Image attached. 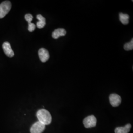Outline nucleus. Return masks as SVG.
Instances as JSON below:
<instances>
[{
    "label": "nucleus",
    "mask_w": 133,
    "mask_h": 133,
    "mask_svg": "<svg viewBox=\"0 0 133 133\" xmlns=\"http://www.w3.org/2000/svg\"><path fill=\"white\" fill-rule=\"evenodd\" d=\"M25 19L28 22V23H31V21L33 19V16L31 14H28L25 15Z\"/></svg>",
    "instance_id": "13"
},
{
    "label": "nucleus",
    "mask_w": 133,
    "mask_h": 133,
    "mask_svg": "<svg viewBox=\"0 0 133 133\" xmlns=\"http://www.w3.org/2000/svg\"><path fill=\"white\" fill-rule=\"evenodd\" d=\"M120 20L121 22L124 25H127L129 23V15L128 14L120 13L119 14Z\"/></svg>",
    "instance_id": "11"
},
{
    "label": "nucleus",
    "mask_w": 133,
    "mask_h": 133,
    "mask_svg": "<svg viewBox=\"0 0 133 133\" xmlns=\"http://www.w3.org/2000/svg\"><path fill=\"white\" fill-rule=\"evenodd\" d=\"M131 128L130 124H127L124 127H118L115 129V133H128Z\"/></svg>",
    "instance_id": "9"
},
{
    "label": "nucleus",
    "mask_w": 133,
    "mask_h": 133,
    "mask_svg": "<svg viewBox=\"0 0 133 133\" xmlns=\"http://www.w3.org/2000/svg\"><path fill=\"white\" fill-rule=\"evenodd\" d=\"M109 99L110 104L114 107L119 106L121 102L120 96L117 94H111L109 95Z\"/></svg>",
    "instance_id": "5"
},
{
    "label": "nucleus",
    "mask_w": 133,
    "mask_h": 133,
    "mask_svg": "<svg viewBox=\"0 0 133 133\" xmlns=\"http://www.w3.org/2000/svg\"><path fill=\"white\" fill-rule=\"evenodd\" d=\"M11 8L10 1H5L0 4V18H3L8 14Z\"/></svg>",
    "instance_id": "2"
},
{
    "label": "nucleus",
    "mask_w": 133,
    "mask_h": 133,
    "mask_svg": "<svg viewBox=\"0 0 133 133\" xmlns=\"http://www.w3.org/2000/svg\"><path fill=\"white\" fill-rule=\"evenodd\" d=\"M124 49L125 50L129 51V50H132L133 49V39L132 38L131 41L129 43H126L124 46Z\"/></svg>",
    "instance_id": "12"
},
{
    "label": "nucleus",
    "mask_w": 133,
    "mask_h": 133,
    "mask_svg": "<svg viewBox=\"0 0 133 133\" xmlns=\"http://www.w3.org/2000/svg\"><path fill=\"white\" fill-rule=\"evenodd\" d=\"M37 117L38 119V121L45 125L50 124L52 121L51 114L46 109H41L38 110L37 112Z\"/></svg>",
    "instance_id": "1"
},
{
    "label": "nucleus",
    "mask_w": 133,
    "mask_h": 133,
    "mask_svg": "<svg viewBox=\"0 0 133 133\" xmlns=\"http://www.w3.org/2000/svg\"><path fill=\"white\" fill-rule=\"evenodd\" d=\"M45 125L38 121L34 124L30 129L31 133H42L44 130Z\"/></svg>",
    "instance_id": "4"
},
{
    "label": "nucleus",
    "mask_w": 133,
    "mask_h": 133,
    "mask_svg": "<svg viewBox=\"0 0 133 133\" xmlns=\"http://www.w3.org/2000/svg\"><path fill=\"white\" fill-rule=\"evenodd\" d=\"M38 55L41 61L43 63H45L49 58V54L48 50L44 48H41L38 50Z\"/></svg>",
    "instance_id": "6"
},
{
    "label": "nucleus",
    "mask_w": 133,
    "mask_h": 133,
    "mask_svg": "<svg viewBox=\"0 0 133 133\" xmlns=\"http://www.w3.org/2000/svg\"><path fill=\"white\" fill-rule=\"evenodd\" d=\"M66 32L65 29L59 28L55 29L52 34V37L54 39H57L60 37L65 36L66 35Z\"/></svg>",
    "instance_id": "8"
},
{
    "label": "nucleus",
    "mask_w": 133,
    "mask_h": 133,
    "mask_svg": "<svg viewBox=\"0 0 133 133\" xmlns=\"http://www.w3.org/2000/svg\"><path fill=\"white\" fill-rule=\"evenodd\" d=\"M83 123L86 128L95 127L97 123V119L93 115H91L86 117L83 120Z\"/></svg>",
    "instance_id": "3"
},
{
    "label": "nucleus",
    "mask_w": 133,
    "mask_h": 133,
    "mask_svg": "<svg viewBox=\"0 0 133 133\" xmlns=\"http://www.w3.org/2000/svg\"><path fill=\"white\" fill-rule=\"evenodd\" d=\"M3 48L6 55L9 57H12L14 56V53L11 48L10 43L5 42L3 44Z\"/></svg>",
    "instance_id": "7"
},
{
    "label": "nucleus",
    "mask_w": 133,
    "mask_h": 133,
    "mask_svg": "<svg viewBox=\"0 0 133 133\" xmlns=\"http://www.w3.org/2000/svg\"><path fill=\"white\" fill-rule=\"evenodd\" d=\"M36 28V25L33 23H28V30L30 32H32L35 30Z\"/></svg>",
    "instance_id": "14"
},
{
    "label": "nucleus",
    "mask_w": 133,
    "mask_h": 133,
    "mask_svg": "<svg viewBox=\"0 0 133 133\" xmlns=\"http://www.w3.org/2000/svg\"><path fill=\"white\" fill-rule=\"evenodd\" d=\"M37 18L39 20L37 23V27L39 29L43 28L46 25L45 18L41 14H38L37 15Z\"/></svg>",
    "instance_id": "10"
}]
</instances>
